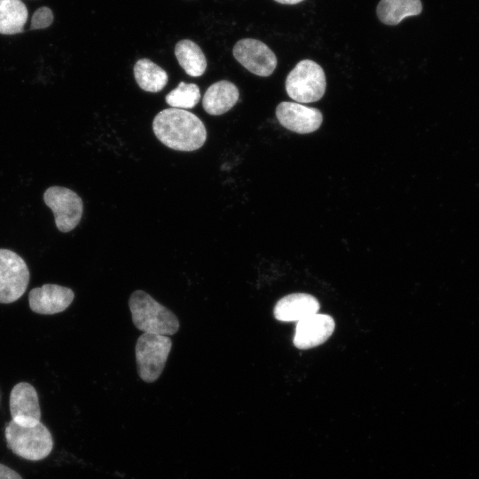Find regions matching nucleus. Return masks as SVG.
I'll return each instance as SVG.
<instances>
[{"mask_svg":"<svg viewBox=\"0 0 479 479\" xmlns=\"http://www.w3.org/2000/svg\"><path fill=\"white\" fill-rule=\"evenodd\" d=\"M200 99V88L195 83L181 82L177 88L165 97L166 103L172 108L191 109Z\"/></svg>","mask_w":479,"mask_h":479,"instance_id":"obj_19","label":"nucleus"},{"mask_svg":"<svg viewBox=\"0 0 479 479\" xmlns=\"http://www.w3.org/2000/svg\"><path fill=\"white\" fill-rule=\"evenodd\" d=\"M75 298L74 291L56 284H44L29 291L28 304L32 311L53 315L66 310Z\"/></svg>","mask_w":479,"mask_h":479,"instance_id":"obj_11","label":"nucleus"},{"mask_svg":"<svg viewBox=\"0 0 479 479\" xmlns=\"http://www.w3.org/2000/svg\"><path fill=\"white\" fill-rule=\"evenodd\" d=\"M7 447L17 456L32 461L45 459L53 448L50 430L42 422L22 427L11 420L4 429Z\"/></svg>","mask_w":479,"mask_h":479,"instance_id":"obj_3","label":"nucleus"},{"mask_svg":"<svg viewBox=\"0 0 479 479\" xmlns=\"http://www.w3.org/2000/svg\"><path fill=\"white\" fill-rule=\"evenodd\" d=\"M172 342L167 335L143 333L135 346L137 373L142 381L152 383L161 376Z\"/></svg>","mask_w":479,"mask_h":479,"instance_id":"obj_5","label":"nucleus"},{"mask_svg":"<svg viewBox=\"0 0 479 479\" xmlns=\"http://www.w3.org/2000/svg\"><path fill=\"white\" fill-rule=\"evenodd\" d=\"M156 137L167 147L192 152L200 148L207 139L202 121L194 114L178 108H166L153 121Z\"/></svg>","mask_w":479,"mask_h":479,"instance_id":"obj_1","label":"nucleus"},{"mask_svg":"<svg viewBox=\"0 0 479 479\" xmlns=\"http://www.w3.org/2000/svg\"><path fill=\"white\" fill-rule=\"evenodd\" d=\"M175 55L187 75L201 76L207 68V59L200 47L193 41L184 39L175 46Z\"/></svg>","mask_w":479,"mask_h":479,"instance_id":"obj_16","label":"nucleus"},{"mask_svg":"<svg viewBox=\"0 0 479 479\" xmlns=\"http://www.w3.org/2000/svg\"><path fill=\"white\" fill-rule=\"evenodd\" d=\"M133 72L137 85L148 92L161 91L169 80L166 71L149 59H138L134 65Z\"/></svg>","mask_w":479,"mask_h":479,"instance_id":"obj_17","label":"nucleus"},{"mask_svg":"<svg viewBox=\"0 0 479 479\" xmlns=\"http://www.w3.org/2000/svg\"><path fill=\"white\" fill-rule=\"evenodd\" d=\"M240 92L236 85L222 80L211 84L206 90L202 106L211 115H221L231 110L238 102Z\"/></svg>","mask_w":479,"mask_h":479,"instance_id":"obj_14","label":"nucleus"},{"mask_svg":"<svg viewBox=\"0 0 479 479\" xmlns=\"http://www.w3.org/2000/svg\"><path fill=\"white\" fill-rule=\"evenodd\" d=\"M12 420L22 427H34L41 420L39 398L28 382H19L12 389L9 399Z\"/></svg>","mask_w":479,"mask_h":479,"instance_id":"obj_10","label":"nucleus"},{"mask_svg":"<svg viewBox=\"0 0 479 479\" xmlns=\"http://www.w3.org/2000/svg\"><path fill=\"white\" fill-rule=\"evenodd\" d=\"M232 53L240 64L258 76H270L278 64L275 53L257 39L244 38L238 41Z\"/></svg>","mask_w":479,"mask_h":479,"instance_id":"obj_8","label":"nucleus"},{"mask_svg":"<svg viewBox=\"0 0 479 479\" xmlns=\"http://www.w3.org/2000/svg\"><path fill=\"white\" fill-rule=\"evenodd\" d=\"M319 302L311 294L296 293L281 298L275 305L274 317L283 322H299L318 313Z\"/></svg>","mask_w":479,"mask_h":479,"instance_id":"obj_13","label":"nucleus"},{"mask_svg":"<svg viewBox=\"0 0 479 479\" xmlns=\"http://www.w3.org/2000/svg\"><path fill=\"white\" fill-rule=\"evenodd\" d=\"M285 86L287 95L296 102H316L325 94L326 75L317 62L302 59L289 72Z\"/></svg>","mask_w":479,"mask_h":479,"instance_id":"obj_4","label":"nucleus"},{"mask_svg":"<svg viewBox=\"0 0 479 479\" xmlns=\"http://www.w3.org/2000/svg\"><path fill=\"white\" fill-rule=\"evenodd\" d=\"M422 12L420 0H381L376 8L379 20L385 25L395 26L404 19Z\"/></svg>","mask_w":479,"mask_h":479,"instance_id":"obj_15","label":"nucleus"},{"mask_svg":"<svg viewBox=\"0 0 479 479\" xmlns=\"http://www.w3.org/2000/svg\"><path fill=\"white\" fill-rule=\"evenodd\" d=\"M276 117L281 126L298 134L316 131L323 121L322 113L318 109L288 101L278 105Z\"/></svg>","mask_w":479,"mask_h":479,"instance_id":"obj_9","label":"nucleus"},{"mask_svg":"<svg viewBox=\"0 0 479 479\" xmlns=\"http://www.w3.org/2000/svg\"><path fill=\"white\" fill-rule=\"evenodd\" d=\"M29 270L17 253L0 248V303H12L26 292L29 282Z\"/></svg>","mask_w":479,"mask_h":479,"instance_id":"obj_6","label":"nucleus"},{"mask_svg":"<svg viewBox=\"0 0 479 479\" xmlns=\"http://www.w3.org/2000/svg\"><path fill=\"white\" fill-rule=\"evenodd\" d=\"M129 307L134 326L143 333L169 336L179 329L177 316L143 290L130 294Z\"/></svg>","mask_w":479,"mask_h":479,"instance_id":"obj_2","label":"nucleus"},{"mask_svg":"<svg viewBox=\"0 0 479 479\" xmlns=\"http://www.w3.org/2000/svg\"><path fill=\"white\" fill-rule=\"evenodd\" d=\"M53 21V13L46 6L38 8L33 14L30 22V30L48 27Z\"/></svg>","mask_w":479,"mask_h":479,"instance_id":"obj_20","label":"nucleus"},{"mask_svg":"<svg viewBox=\"0 0 479 479\" xmlns=\"http://www.w3.org/2000/svg\"><path fill=\"white\" fill-rule=\"evenodd\" d=\"M0 479H22L13 469L0 463Z\"/></svg>","mask_w":479,"mask_h":479,"instance_id":"obj_21","label":"nucleus"},{"mask_svg":"<svg viewBox=\"0 0 479 479\" xmlns=\"http://www.w3.org/2000/svg\"><path fill=\"white\" fill-rule=\"evenodd\" d=\"M335 323L326 314L316 313L297 322L294 344L301 349H307L324 343L334 333Z\"/></svg>","mask_w":479,"mask_h":479,"instance_id":"obj_12","label":"nucleus"},{"mask_svg":"<svg viewBox=\"0 0 479 479\" xmlns=\"http://www.w3.org/2000/svg\"><path fill=\"white\" fill-rule=\"evenodd\" d=\"M43 200L54 214L59 231L68 232L78 225L83 213V203L76 192L66 187L51 186L44 192Z\"/></svg>","mask_w":479,"mask_h":479,"instance_id":"obj_7","label":"nucleus"},{"mask_svg":"<svg viewBox=\"0 0 479 479\" xmlns=\"http://www.w3.org/2000/svg\"><path fill=\"white\" fill-rule=\"evenodd\" d=\"M27 16V6L21 0H0V34L22 33Z\"/></svg>","mask_w":479,"mask_h":479,"instance_id":"obj_18","label":"nucleus"},{"mask_svg":"<svg viewBox=\"0 0 479 479\" xmlns=\"http://www.w3.org/2000/svg\"><path fill=\"white\" fill-rule=\"evenodd\" d=\"M279 4H296L298 3H301L304 0H274Z\"/></svg>","mask_w":479,"mask_h":479,"instance_id":"obj_22","label":"nucleus"}]
</instances>
